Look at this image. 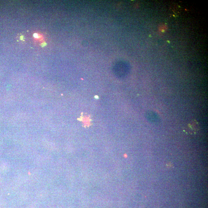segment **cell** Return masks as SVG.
<instances>
[{"label":"cell","mask_w":208,"mask_h":208,"mask_svg":"<svg viewBox=\"0 0 208 208\" xmlns=\"http://www.w3.org/2000/svg\"><path fill=\"white\" fill-rule=\"evenodd\" d=\"M34 38H39L38 35L36 33H35L34 34Z\"/></svg>","instance_id":"7a4b0ae2"},{"label":"cell","mask_w":208,"mask_h":208,"mask_svg":"<svg viewBox=\"0 0 208 208\" xmlns=\"http://www.w3.org/2000/svg\"><path fill=\"white\" fill-rule=\"evenodd\" d=\"M199 128L198 123L195 120H193L188 125V129L190 132L194 133L197 132Z\"/></svg>","instance_id":"6da1fadb"}]
</instances>
